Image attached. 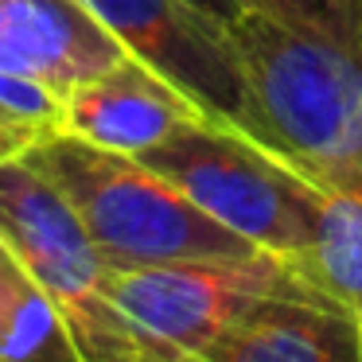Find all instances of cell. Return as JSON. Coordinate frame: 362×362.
<instances>
[{
	"instance_id": "9c48e42d",
	"label": "cell",
	"mask_w": 362,
	"mask_h": 362,
	"mask_svg": "<svg viewBox=\"0 0 362 362\" xmlns=\"http://www.w3.org/2000/svg\"><path fill=\"white\" fill-rule=\"evenodd\" d=\"M121 59V43L78 0H0V71L40 74L71 90Z\"/></svg>"
},
{
	"instance_id": "277c9868",
	"label": "cell",
	"mask_w": 362,
	"mask_h": 362,
	"mask_svg": "<svg viewBox=\"0 0 362 362\" xmlns=\"http://www.w3.org/2000/svg\"><path fill=\"white\" fill-rule=\"evenodd\" d=\"M136 160L257 250L296 257L312 245L327 191L238 129L191 117Z\"/></svg>"
},
{
	"instance_id": "7c38bea8",
	"label": "cell",
	"mask_w": 362,
	"mask_h": 362,
	"mask_svg": "<svg viewBox=\"0 0 362 362\" xmlns=\"http://www.w3.org/2000/svg\"><path fill=\"white\" fill-rule=\"evenodd\" d=\"M245 8L312 28V32H323L362 51V0H245Z\"/></svg>"
},
{
	"instance_id": "3957f363",
	"label": "cell",
	"mask_w": 362,
	"mask_h": 362,
	"mask_svg": "<svg viewBox=\"0 0 362 362\" xmlns=\"http://www.w3.org/2000/svg\"><path fill=\"white\" fill-rule=\"evenodd\" d=\"M0 242L59 304L82 362H164L113 304V269L71 199L24 156L0 160Z\"/></svg>"
},
{
	"instance_id": "8992f818",
	"label": "cell",
	"mask_w": 362,
	"mask_h": 362,
	"mask_svg": "<svg viewBox=\"0 0 362 362\" xmlns=\"http://www.w3.org/2000/svg\"><path fill=\"white\" fill-rule=\"evenodd\" d=\"M78 4L121 43L129 59L144 63L180 94H187L203 110V117L265 144L230 24H218L187 0H78Z\"/></svg>"
},
{
	"instance_id": "5bb4252c",
	"label": "cell",
	"mask_w": 362,
	"mask_h": 362,
	"mask_svg": "<svg viewBox=\"0 0 362 362\" xmlns=\"http://www.w3.org/2000/svg\"><path fill=\"white\" fill-rule=\"evenodd\" d=\"M187 4H195V8L206 12V16H214L218 24H234V20L245 12V0H187Z\"/></svg>"
},
{
	"instance_id": "30bf717a",
	"label": "cell",
	"mask_w": 362,
	"mask_h": 362,
	"mask_svg": "<svg viewBox=\"0 0 362 362\" xmlns=\"http://www.w3.org/2000/svg\"><path fill=\"white\" fill-rule=\"evenodd\" d=\"M0 362H82L59 304L0 242Z\"/></svg>"
},
{
	"instance_id": "52a82bcc",
	"label": "cell",
	"mask_w": 362,
	"mask_h": 362,
	"mask_svg": "<svg viewBox=\"0 0 362 362\" xmlns=\"http://www.w3.org/2000/svg\"><path fill=\"white\" fill-rule=\"evenodd\" d=\"M191 117H203V110L187 94H180L156 71L125 55L121 63L105 66L66 90L59 133L141 156L144 148L160 144L175 125Z\"/></svg>"
},
{
	"instance_id": "8fae6325",
	"label": "cell",
	"mask_w": 362,
	"mask_h": 362,
	"mask_svg": "<svg viewBox=\"0 0 362 362\" xmlns=\"http://www.w3.org/2000/svg\"><path fill=\"white\" fill-rule=\"evenodd\" d=\"M288 261L315 292L335 300L362 327V199L358 195L327 191L312 245Z\"/></svg>"
},
{
	"instance_id": "4fadbf2b",
	"label": "cell",
	"mask_w": 362,
	"mask_h": 362,
	"mask_svg": "<svg viewBox=\"0 0 362 362\" xmlns=\"http://www.w3.org/2000/svg\"><path fill=\"white\" fill-rule=\"evenodd\" d=\"M40 136H32L28 129H20L16 121H8L0 113V160H12V156H24Z\"/></svg>"
},
{
	"instance_id": "7a4b0ae2",
	"label": "cell",
	"mask_w": 362,
	"mask_h": 362,
	"mask_svg": "<svg viewBox=\"0 0 362 362\" xmlns=\"http://www.w3.org/2000/svg\"><path fill=\"white\" fill-rule=\"evenodd\" d=\"M78 211L110 269L226 261L261 253L250 238L222 226L144 160L71 133H47L24 152Z\"/></svg>"
},
{
	"instance_id": "5b68a950",
	"label": "cell",
	"mask_w": 362,
	"mask_h": 362,
	"mask_svg": "<svg viewBox=\"0 0 362 362\" xmlns=\"http://www.w3.org/2000/svg\"><path fill=\"white\" fill-rule=\"evenodd\" d=\"M265 292L323 296L292 269L288 257L265 250L253 257L172 261V265H136L110 273L113 304L156 346L164 362H206L222 331L242 315L250 300Z\"/></svg>"
},
{
	"instance_id": "6da1fadb",
	"label": "cell",
	"mask_w": 362,
	"mask_h": 362,
	"mask_svg": "<svg viewBox=\"0 0 362 362\" xmlns=\"http://www.w3.org/2000/svg\"><path fill=\"white\" fill-rule=\"evenodd\" d=\"M230 32L265 148L323 191L362 199V51L257 8Z\"/></svg>"
},
{
	"instance_id": "ba28073f",
	"label": "cell",
	"mask_w": 362,
	"mask_h": 362,
	"mask_svg": "<svg viewBox=\"0 0 362 362\" xmlns=\"http://www.w3.org/2000/svg\"><path fill=\"white\" fill-rule=\"evenodd\" d=\"M206 362H362V327L323 296L265 292L222 331Z\"/></svg>"
}]
</instances>
